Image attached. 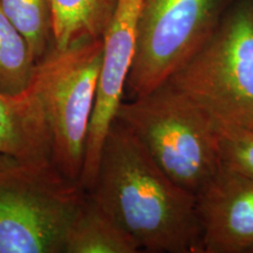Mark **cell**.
<instances>
[{
    "label": "cell",
    "instance_id": "6da1fadb",
    "mask_svg": "<svg viewBox=\"0 0 253 253\" xmlns=\"http://www.w3.org/2000/svg\"><path fill=\"white\" fill-rule=\"evenodd\" d=\"M88 194L141 251L203 253L196 195L173 182L144 145L114 120Z\"/></svg>",
    "mask_w": 253,
    "mask_h": 253
},
{
    "label": "cell",
    "instance_id": "7a4b0ae2",
    "mask_svg": "<svg viewBox=\"0 0 253 253\" xmlns=\"http://www.w3.org/2000/svg\"><path fill=\"white\" fill-rule=\"evenodd\" d=\"M115 119L138 138L173 182L194 195L219 170L216 121L170 80L122 101Z\"/></svg>",
    "mask_w": 253,
    "mask_h": 253
},
{
    "label": "cell",
    "instance_id": "3957f363",
    "mask_svg": "<svg viewBox=\"0 0 253 253\" xmlns=\"http://www.w3.org/2000/svg\"><path fill=\"white\" fill-rule=\"evenodd\" d=\"M216 123L253 128V0H240L169 79Z\"/></svg>",
    "mask_w": 253,
    "mask_h": 253
},
{
    "label": "cell",
    "instance_id": "277c9868",
    "mask_svg": "<svg viewBox=\"0 0 253 253\" xmlns=\"http://www.w3.org/2000/svg\"><path fill=\"white\" fill-rule=\"evenodd\" d=\"M102 39L53 48L39 62L36 84L49 132L52 162L80 185L101 66ZM81 186V185H80Z\"/></svg>",
    "mask_w": 253,
    "mask_h": 253
},
{
    "label": "cell",
    "instance_id": "5b68a950",
    "mask_svg": "<svg viewBox=\"0 0 253 253\" xmlns=\"http://www.w3.org/2000/svg\"><path fill=\"white\" fill-rule=\"evenodd\" d=\"M84 192L54 167L0 169V253H63Z\"/></svg>",
    "mask_w": 253,
    "mask_h": 253
},
{
    "label": "cell",
    "instance_id": "8992f818",
    "mask_svg": "<svg viewBox=\"0 0 253 253\" xmlns=\"http://www.w3.org/2000/svg\"><path fill=\"white\" fill-rule=\"evenodd\" d=\"M223 8L224 0H144L125 93L134 99L169 80L210 39Z\"/></svg>",
    "mask_w": 253,
    "mask_h": 253
},
{
    "label": "cell",
    "instance_id": "52a82bcc",
    "mask_svg": "<svg viewBox=\"0 0 253 253\" xmlns=\"http://www.w3.org/2000/svg\"><path fill=\"white\" fill-rule=\"evenodd\" d=\"M143 4L144 0H116L102 37V66L80 179L81 188L86 191L94 184L103 142L123 101Z\"/></svg>",
    "mask_w": 253,
    "mask_h": 253
},
{
    "label": "cell",
    "instance_id": "ba28073f",
    "mask_svg": "<svg viewBox=\"0 0 253 253\" xmlns=\"http://www.w3.org/2000/svg\"><path fill=\"white\" fill-rule=\"evenodd\" d=\"M196 199L203 253H253V178L221 162Z\"/></svg>",
    "mask_w": 253,
    "mask_h": 253
},
{
    "label": "cell",
    "instance_id": "9c48e42d",
    "mask_svg": "<svg viewBox=\"0 0 253 253\" xmlns=\"http://www.w3.org/2000/svg\"><path fill=\"white\" fill-rule=\"evenodd\" d=\"M54 167L49 132L36 84L21 95L0 93V169Z\"/></svg>",
    "mask_w": 253,
    "mask_h": 253
},
{
    "label": "cell",
    "instance_id": "30bf717a",
    "mask_svg": "<svg viewBox=\"0 0 253 253\" xmlns=\"http://www.w3.org/2000/svg\"><path fill=\"white\" fill-rule=\"evenodd\" d=\"M86 191V190H84ZM136 240L84 192L66 236L63 253H137Z\"/></svg>",
    "mask_w": 253,
    "mask_h": 253
},
{
    "label": "cell",
    "instance_id": "8fae6325",
    "mask_svg": "<svg viewBox=\"0 0 253 253\" xmlns=\"http://www.w3.org/2000/svg\"><path fill=\"white\" fill-rule=\"evenodd\" d=\"M115 5L116 0H50L53 48L102 39Z\"/></svg>",
    "mask_w": 253,
    "mask_h": 253
},
{
    "label": "cell",
    "instance_id": "7c38bea8",
    "mask_svg": "<svg viewBox=\"0 0 253 253\" xmlns=\"http://www.w3.org/2000/svg\"><path fill=\"white\" fill-rule=\"evenodd\" d=\"M38 67L30 42L0 6V93H26L33 86Z\"/></svg>",
    "mask_w": 253,
    "mask_h": 253
},
{
    "label": "cell",
    "instance_id": "4fadbf2b",
    "mask_svg": "<svg viewBox=\"0 0 253 253\" xmlns=\"http://www.w3.org/2000/svg\"><path fill=\"white\" fill-rule=\"evenodd\" d=\"M0 6L26 38L40 62L53 49L50 0H0Z\"/></svg>",
    "mask_w": 253,
    "mask_h": 253
},
{
    "label": "cell",
    "instance_id": "5bb4252c",
    "mask_svg": "<svg viewBox=\"0 0 253 253\" xmlns=\"http://www.w3.org/2000/svg\"><path fill=\"white\" fill-rule=\"evenodd\" d=\"M221 162L253 178V128L218 125Z\"/></svg>",
    "mask_w": 253,
    "mask_h": 253
}]
</instances>
